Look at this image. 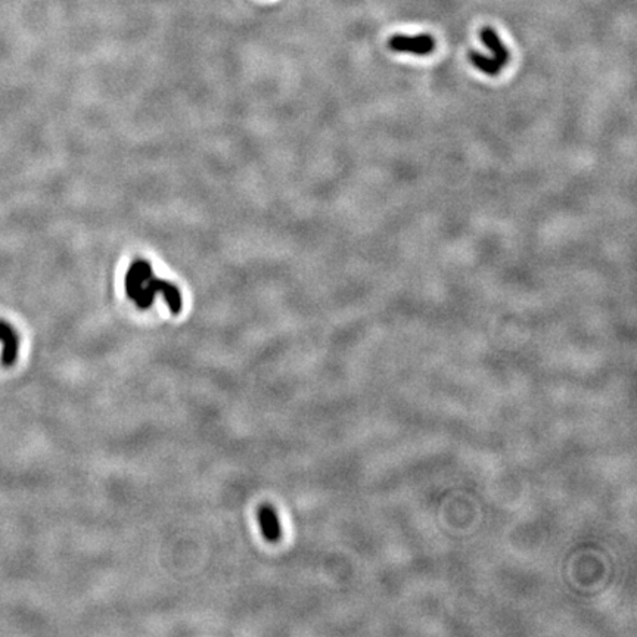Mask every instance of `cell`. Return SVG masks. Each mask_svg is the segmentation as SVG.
<instances>
[{
    "mask_svg": "<svg viewBox=\"0 0 637 637\" xmlns=\"http://www.w3.org/2000/svg\"><path fill=\"white\" fill-rule=\"evenodd\" d=\"M124 288L128 299H133L140 310L151 307L157 294L160 292L173 314H179L182 311L183 299L180 289L172 282L157 277L153 266L143 258H136L128 266L124 277Z\"/></svg>",
    "mask_w": 637,
    "mask_h": 637,
    "instance_id": "cell-1",
    "label": "cell"
},
{
    "mask_svg": "<svg viewBox=\"0 0 637 637\" xmlns=\"http://www.w3.org/2000/svg\"><path fill=\"white\" fill-rule=\"evenodd\" d=\"M257 515H258V521L261 526V533H263L265 538L269 541H277L280 538L282 531H280L279 518H277L275 509L270 504H263V506H260Z\"/></svg>",
    "mask_w": 637,
    "mask_h": 637,
    "instance_id": "cell-4",
    "label": "cell"
},
{
    "mask_svg": "<svg viewBox=\"0 0 637 637\" xmlns=\"http://www.w3.org/2000/svg\"><path fill=\"white\" fill-rule=\"evenodd\" d=\"M467 56H470V61L472 62V65L478 68L481 72L487 74V76H497L503 68L494 58H489V56H484L478 52H470Z\"/></svg>",
    "mask_w": 637,
    "mask_h": 637,
    "instance_id": "cell-6",
    "label": "cell"
},
{
    "mask_svg": "<svg viewBox=\"0 0 637 637\" xmlns=\"http://www.w3.org/2000/svg\"><path fill=\"white\" fill-rule=\"evenodd\" d=\"M388 46L394 52L426 56L434 52L436 42L429 34H418V35L394 34L388 40Z\"/></svg>",
    "mask_w": 637,
    "mask_h": 637,
    "instance_id": "cell-2",
    "label": "cell"
},
{
    "mask_svg": "<svg viewBox=\"0 0 637 637\" xmlns=\"http://www.w3.org/2000/svg\"><path fill=\"white\" fill-rule=\"evenodd\" d=\"M480 39H481V42L489 48L490 50H492V53H493V58L502 65V67H504L506 64L509 62V50H508V48H506L503 43H502V40L499 39V35H497V33L493 30V28H490V27H485V28H482L481 30V33H480Z\"/></svg>",
    "mask_w": 637,
    "mask_h": 637,
    "instance_id": "cell-5",
    "label": "cell"
},
{
    "mask_svg": "<svg viewBox=\"0 0 637 637\" xmlns=\"http://www.w3.org/2000/svg\"><path fill=\"white\" fill-rule=\"evenodd\" d=\"M0 344H2V365L11 367L18 358L20 338L15 329L5 321H0Z\"/></svg>",
    "mask_w": 637,
    "mask_h": 637,
    "instance_id": "cell-3",
    "label": "cell"
}]
</instances>
